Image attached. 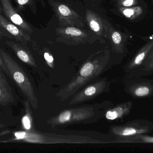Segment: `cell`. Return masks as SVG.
<instances>
[{"instance_id":"cell-21","label":"cell","mask_w":153,"mask_h":153,"mask_svg":"<svg viewBox=\"0 0 153 153\" xmlns=\"http://www.w3.org/2000/svg\"><path fill=\"white\" fill-rule=\"evenodd\" d=\"M17 3L18 7L20 9H23L24 6L30 2V0H15Z\"/></svg>"},{"instance_id":"cell-14","label":"cell","mask_w":153,"mask_h":153,"mask_svg":"<svg viewBox=\"0 0 153 153\" xmlns=\"http://www.w3.org/2000/svg\"><path fill=\"white\" fill-rule=\"evenodd\" d=\"M153 74V47L134 78Z\"/></svg>"},{"instance_id":"cell-7","label":"cell","mask_w":153,"mask_h":153,"mask_svg":"<svg viewBox=\"0 0 153 153\" xmlns=\"http://www.w3.org/2000/svg\"><path fill=\"white\" fill-rule=\"evenodd\" d=\"M0 27L6 30L14 38L16 41L26 45L31 40L30 34L16 26L0 13Z\"/></svg>"},{"instance_id":"cell-5","label":"cell","mask_w":153,"mask_h":153,"mask_svg":"<svg viewBox=\"0 0 153 153\" xmlns=\"http://www.w3.org/2000/svg\"><path fill=\"white\" fill-rule=\"evenodd\" d=\"M153 47V38H152L136 53L128 64L126 69L129 78L134 77Z\"/></svg>"},{"instance_id":"cell-18","label":"cell","mask_w":153,"mask_h":153,"mask_svg":"<svg viewBox=\"0 0 153 153\" xmlns=\"http://www.w3.org/2000/svg\"><path fill=\"white\" fill-rule=\"evenodd\" d=\"M94 70V66L90 63H87L82 67L80 71V74L83 77L89 76L92 72Z\"/></svg>"},{"instance_id":"cell-27","label":"cell","mask_w":153,"mask_h":153,"mask_svg":"<svg viewBox=\"0 0 153 153\" xmlns=\"http://www.w3.org/2000/svg\"><path fill=\"white\" fill-rule=\"evenodd\" d=\"M4 127V125H2V124H0V130H1V129H2V128H3Z\"/></svg>"},{"instance_id":"cell-20","label":"cell","mask_w":153,"mask_h":153,"mask_svg":"<svg viewBox=\"0 0 153 153\" xmlns=\"http://www.w3.org/2000/svg\"><path fill=\"white\" fill-rule=\"evenodd\" d=\"M71 116V111H65L63 112L59 117V122L61 123H65L67 121H69Z\"/></svg>"},{"instance_id":"cell-9","label":"cell","mask_w":153,"mask_h":153,"mask_svg":"<svg viewBox=\"0 0 153 153\" xmlns=\"http://www.w3.org/2000/svg\"><path fill=\"white\" fill-rule=\"evenodd\" d=\"M0 69V105L3 107L14 103L12 90L8 84L5 76Z\"/></svg>"},{"instance_id":"cell-25","label":"cell","mask_w":153,"mask_h":153,"mask_svg":"<svg viewBox=\"0 0 153 153\" xmlns=\"http://www.w3.org/2000/svg\"><path fill=\"white\" fill-rule=\"evenodd\" d=\"M4 31H3V29L0 27V39L2 38L3 36H4Z\"/></svg>"},{"instance_id":"cell-17","label":"cell","mask_w":153,"mask_h":153,"mask_svg":"<svg viewBox=\"0 0 153 153\" xmlns=\"http://www.w3.org/2000/svg\"><path fill=\"white\" fill-rule=\"evenodd\" d=\"M25 115L22 119L21 123L22 128L25 131H30L32 128V119L29 108V105L27 102L25 103Z\"/></svg>"},{"instance_id":"cell-6","label":"cell","mask_w":153,"mask_h":153,"mask_svg":"<svg viewBox=\"0 0 153 153\" xmlns=\"http://www.w3.org/2000/svg\"><path fill=\"white\" fill-rule=\"evenodd\" d=\"M0 2L4 13L9 20L29 34L33 33L31 26L15 10L10 0H0Z\"/></svg>"},{"instance_id":"cell-2","label":"cell","mask_w":153,"mask_h":153,"mask_svg":"<svg viewBox=\"0 0 153 153\" xmlns=\"http://www.w3.org/2000/svg\"><path fill=\"white\" fill-rule=\"evenodd\" d=\"M153 131V122L144 119L132 120L115 129V133L120 139L139 134H149Z\"/></svg>"},{"instance_id":"cell-4","label":"cell","mask_w":153,"mask_h":153,"mask_svg":"<svg viewBox=\"0 0 153 153\" xmlns=\"http://www.w3.org/2000/svg\"><path fill=\"white\" fill-rule=\"evenodd\" d=\"M49 1L63 26H77L80 28L84 26L82 18L67 5L53 0H49Z\"/></svg>"},{"instance_id":"cell-19","label":"cell","mask_w":153,"mask_h":153,"mask_svg":"<svg viewBox=\"0 0 153 153\" xmlns=\"http://www.w3.org/2000/svg\"><path fill=\"white\" fill-rule=\"evenodd\" d=\"M119 7H128L139 5V0H118Z\"/></svg>"},{"instance_id":"cell-22","label":"cell","mask_w":153,"mask_h":153,"mask_svg":"<svg viewBox=\"0 0 153 153\" xmlns=\"http://www.w3.org/2000/svg\"><path fill=\"white\" fill-rule=\"evenodd\" d=\"M95 92H96V89L93 86L88 87L85 91V93L86 96H92L94 95Z\"/></svg>"},{"instance_id":"cell-13","label":"cell","mask_w":153,"mask_h":153,"mask_svg":"<svg viewBox=\"0 0 153 153\" xmlns=\"http://www.w3.org/2000/svg\"><path fill=\"white\" fill-rule=\"evenodd\" d=\"M133 106V103L132 102H125L113 110L108 111L106 114V117L110 120H114L123 117L130 113Z\"/></svg>"},{"instance_id":"cell-23","label":"cell","mask_w":153,"mask_h":153,"mask_svg":"<svg viewBox=\"0 0 153 153\" xmlns=\"http://www.w3.org/2000/svg\"><path fill=\"white\" fill-rule=\"evenodd\" d=\"M0 69H1L2 71L5 74L7 75L8 76L10 77V74H9L7 68L5 67V65H4V63L2 59L1 53H0Z\"/></svg>"},{"instance_id":"cell-3","label":"cell","mask_w":153,"mask_h":153,"mask_svg":"<svg viewBox=\"0 0 153 153\" xmlns=\"http://www.w3.org/2000/svg\"><path fill=\"white\" fill-rule=\"evenodd\" d=\"M126 91L134 99L153 97V80L143 77L130 78L126 84Z\"/></svg>"},{"instance_id":"cell-12","label":"cell","mask_w":153,"mask_h":153,"mask_svg":"<svg viewBox=\"0 0 153 153\" xmlns=\"http://www.w3.org/2000/svg\"><path fill=\"white\" fill-rule=\"evenodd\" d=\"M119 11L127 19L131 20H135L145 15L146 11V6L143 4L128 7H119Z\"/></svg>"},{"instance_id":"cell-10","label":"cell","mask_w":153,"mask_h":153,"mask_svg":"<svg viewBox=\"0 0 153 153\" xmlns=\"http://www.w3.org/2000/svg\"><path fill=\"white\" fill-rule=\"evenodd\" d=\"M5 43L13 50L20 60L30 65H35V62L32 55L24 45L10 40H6Z\"/></svg>"},{"instance_id":"cell-26","label":"cell","mask_w":153,"mask_h":153,"mask_svg":"<svg viewBox=\"0 0 153 153\" xmlns=\"http://www.w3.org/2000/svg\"><path fill=\"white\" fill-rule=\"evenodd\" d=\"M2 8L1 5V4H0V13H1H1H2Z\"/></svg>"},{"instance_id":"cell-15","label":"cell","mask_w":153,"mask_h":153,"mask_svg":"<svg viewBox=\"0 0 153 153\" xmlns=\"http://www.w3.org/2000/svg\"><path fill=\"white\" fill-rule=\"evenodd\" d=\"M120 139V142L122 143L153 144V136L146 134L137 135Z\"/></svg>"},{"instance_id":"cell-8","label":"cell","mask_w":153,"mask_h":153,"mask_svg":"<svg viewBox=\"0 0 153 153\" xmlns=\"http://www.w3.org/2000/svg\"><path fill=\"white\" fill-rule=\"evenodd\" d=\"M56 31L60 37L74 43H80L87 40L85 32L73 26H64L57 28Z\"/></svg>"},{"instance_id":"cell-24","label":"cell","mask_w":153,"mask_h":153,"mask_svg":"<svg viewBox=\"0 0 153 153\" xmlns=\"http://www.w3.org/2000/svg\"><path fill=\"white\" fill-rule=\"evenodd\" d=\"M44 57H45V59L49 63H52L53 61V56L50 55L48 53H47V52L45 53L44 54Z\"/></svg>"},{"instance_id":"cell-16","label":"cell","mask_w":153,"mask_h":153,"mask_svg":"<svg viewBox=\"0 0 153 153\" xmlns=\"http://www.w3.org/2000/svg\"><path fill=\"white\" fill-rule=\"evenodd\" d=\"M111 38L114 46L119 52H123L125 47V39L122 34L114 29L111 31Z\"/></svg>"},{"instance_id":"cell-1","label":"cell","mask_w":153,"mask_h":153,"mask_svg":"<svg viewBox=\"0 0 153 153\" xmlns=\"http://www.w3.org/2000/svg\"><path fill=\"white\" fill-rule=\"evenodd\" d=\"M1 57L5 67L11 77L24 94L31 102L35 100V96L31 84L24 70L5 51L0 49Z\"/></svg>"},{"instance_id":"cell-11","label":"cell","mask_w":153,"mask_h":153,"mask_svg":"<svg viewBox=\"0 0 153 153\" xmlns=\"http://www.w3.org/2000/svg\"><path fill=\"white\" fill-rule=\"evenodd\" d=\"M86 19L90 28L98 35H102L105 31L104 22L99 15L92 11L87 10L86 12Z\"/></svg>"}]
</instances>
